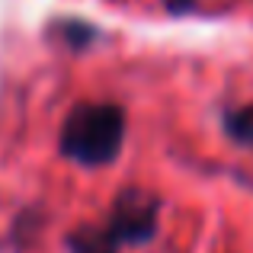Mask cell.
<instances>
[{"instance_id":"5b68a950","label":"cell","mask_w":253,"mask_h":253,"mask_svg":"<svg viewBox=\"0 0 253 253\" xmlns=\"http://www.w3.org/2000/svg\"><path fill=\"white\" fill-rule=\"evenodd\" d=\"M61 36L68 39L71 48H84L86 42H93L96 39V29L86 23H61Z\"/></svg>"},{"instance_id":"6da1fadb","label":"cell","mask_w":253,"mask_h":253,"mask_svg":"<svg viewBox=\"0 0 253 253\" xmlns=\"http://www.w3.org/2000/svg\"><path fill=\"white\" fill-rule=\"evenodd\" d=\"M125 141V112L116 103H81L68 112L58 148L81 167H106Z\"/></svg>"},{"instance_id":"277c9868","label":"cell","mask_w":253,"mask_h":253,"mask_svg":"<svg viewBox=\"0 0 253 253\" xmlns=\"http://www.w3.org/2000/svg\"><path fill=\"white\" fill-rule=\"evenodd\" d=\"M68 253H119V247L109 241V234H106V231L84 224V228L71 231V237H68Z\"/></svg>"},{"instance_id":"7a4b0ae2","label":"cell","mask_w":253,"mask_h":253,"mask_svg":"<svg viewBox=\"0 0 253 253\" xmlns=\"http://www.w3.org/2000/svg\"><path fill=\"white\" fill-rule=\"evenodd\" d=\"M161 224V202L144 189H122L116 196L112 215L106 221V234L116 247H141L154 241Z\"/></svg>"},{"instance_id":"3957f363","label":"cell","mask_w":253,"mask_h":253,"mask_svg":"<svg viewBox=\"0 0 253 253\" xmlns=\"http://www.w3.org/2000/svg\"><path fill=\"white\" fill-rule=\"evenodd\" d=\"M224 135L231 138L234 144L253 151V103L250 106H237V109H228L221 119Z\"/></svg>"},{"instance_id":"8992f818","label":"cell","mask_w":253,"mask_h":253,"mask_svg":"<svg viewBox=\"0 0 253 253\" xmlns=\"http://www.w3.org/2000/svg\"><path fill=\"white\" fill-rule=\"evenodd\" d=\"M199 0H167V10L170 13H189Z\"/></svg>"}]
</instances>
